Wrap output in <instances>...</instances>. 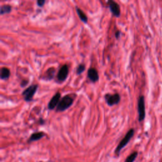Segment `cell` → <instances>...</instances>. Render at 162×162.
I'll return each instance as SVG.
<instances>
[{"instance_id":"obj_1","label":"cell","mask_w":162,"mask_h":162,"mask_svg":"<svg viewBox=\"0 0 162 162\" xmlns=\"http://www.w3.org/2000/svg\"><path fill=\"white\" fill-rule=\"evenodd\" d=\"M75 98L76 94H69L63 96L56 108V111L57 112H63L69 109L73 105Z\"/></svg>"},{"instance_id":"obj_2","label":"cell","mask_w":162,"mask_h":162,"mask_svg":"<svg viewBox=\"0 0 162 162\" xmlns=\"http://www.w3.org/2000/svg\"><path fill=\"white\" fill-rule=\"evenodd\" d=\"M134 134V129H130L129 130V131L127 132V134H125V136H124V137L122 139V141L119 144L118 146L116 147V150H115V153H116V155H119L121 150H122L123 148L129 142V141H130V139H131L132 137H133Z\"/></svg>"},{"instance_id":"obj_3","label":"cell","mask_w":162,"mask_h":162,"mask_svg":"<svg viewBox=\"0 0 162 162\" xmlns=\"http://www.w3.org/2000/svg\"><path fill=\"white\" fill-rule=\"evenodd\" d=\"M38 89V84L31 85L30 86L26 88L24 91L22 92V95L24 97V100L26 102H30L33 100L34 94L36 93Z\"/></svg>"},{"instance_id":"obj_4","label":"cell","mask_w":162,"mask_h":162,"mask_svg":"<svg viewBox=\"0 0 162 162\" xmlns=\"http://www.w3.org/2000/svg\"><path fill=\"white\" fill-rule=\"evenodd\" d=\"M137 111H138V120L139 122H142L146 116L145 110V101L144 96H140L137 101Z\"/></svg>"},{"instance_id":"obj_5","label":"cell","mask_w":162,"mask_h":162,"mask_svg":"<svg viewBox=\"0 0 162 162\" xmlns=\"http://www.w3.org/2000/svg\"><path fill=\"white\" fill-rule=\"evenodd\" d=\"M105 100L108 105L113 106L114 105L119 104L120 101L121 97L119 93H115L114 94L108 93L105 95Z\"/></svg>"},{"instance_id":"obj_6","label":"cell","mask_w":162,"mask_h":162,"mask_svg":"<svg viewBox=\"0 0 162 162\" xmlns=\"http://www.w3.org/2000/svg\"><path fill=\"white\" fill-rule=\"evenodd\" d=\"M69 67L67 65L65 64L63 66H61V68L60 69L59 71L57 74L56 75V79L58 82H64V81L67 79V77H68L69 75Z\"/></svg>"},{"instance_id":"obj_7","label":"cell","mask_w":162,"mask_h":162,"mask_svg":"<svg viewBox=\"0 0 162 162\" xmlns=\"http://www.w3.org/2000/svg\"><path fill=\"white\" fill-rule=\"evenodd\" d=\"M110 10L114 16L116 17H119L121 14L120 7L118 3H116L113 0H110L108 1Z\"/></svg>"},{"instance_id":"obj_8","label":"cell","mask_w":162,"mask_h":162,"mask_svg":"<svg viewBox=\"0 0 162 162\" xmlns=\"http://www.w3.org/2000/svg\"><path fill=\"white\" fill-rule=\"evenodd\" d=\"M61 98V94L60 92H57L56 94H54V96L51 98L50 101H49L48 103V109L50 110H53L55 109V108H56Z\"/></svg>"},{"instance_id":"obj_9","label":"cell","mask_w":162,"mask_h":162,"mask_svg":"<svg viewBox=\"0 0 162 162\" xmlns=\"http://www.w3.org/2000/svg\"><path fill=\"white\" fill-rule=\"evenodd\" d=\"M88 78L91 82L95 83L99 80V74L95 68L91 67L88 70Z\"/></svg>"},{"instance_id":"obj_10","label":"cell","mask_w":162,"mask_h":162,"mask_svg":"<svg viewBox=\"0 0 162 162\" xmlns=\"http://www.w3.org/2000/svg\"><path fill=\"white\" fill-rule=\"evenodd\" d=\"M55 69L53 68V67H51V68L48 69L46 72H45L43 79L46 80H51L54 77H55Z\"/></svg>"},{"instance_id":"obj_11","label":"cell","mask_w":162,"mask_h":162,"mask_svg":"<svg viewBox=\"0 0 162 162\" xmlns=\"http://www.w3.org/2000/svg\"><path fill=\"white\" fill-rule=\"evenodd\" d=\"M10 76V70L7 67H2L0 70V77L2 80H7Z\"/></svg>"},{"instance_id":"obj_12","label":"cell","mask_w":162,"mask_h":162,"mask_svg":"<svg viewBox=\"0 0 162 162\" xmlns=\"http://www.w3.org/2000/svg\"><path fill=\"white\" fill-rule=\"evenodd\" d=\"M75 9H76V12H77V13L79 17L80 20L82 22H84V24H87L88 22V18L86 14H85V13L82 10H81L80 8H79L77 7H76Z\"/></svg>"},{"instance_id":"obj_13","label":"cell","mask_w":162,"mask_h":162,"mask_svg":"<svg viewBox=\"0 0 162 162\" xmlns=\"http://www.w3.org/2000/svg\"><path fill=\"white\" fill-rule=\"evenodd\" d=\"M44 136H45V134L43 132H38L33 133L30 136V137L29 139V142L38 141V140H39V139H42Z\"/></svg>"},{"instance_id":"obj_14","label":"cell","mask_w":162,"mask_h":162,"mask_svg":"<svg viewBox=\"0 0 162 162\" xmlns=\"http://www.w3.org/2000/svg\"><path fill=\"white\" fill-rule=\"evenodd\" d=\"M12 7L10 4H3L0 7V14L3 15L4 14H8L12 12Z\"/></svg>"},{"instance_id":"obj_15","label":"cell","mask_w":162,"mask_h":162,"mask_svg":"<svg viewBox=\"0 0 162 162\" xmlns=\"http://www.w3.org/2000/svg\"><path fill=\"white\" fill-rule=\"evenodd\" d=\"M138 153L137 151H134L132 153L130 154L127 158H126L125 162H134L137 158Z\"/></svg>"},{"instance_id":"obj_16","label":"cell","mask_w":162,"mask_h":162,"mask_svg":"<svg viewBox=\"0 0 162 162\" xmlns=\"http://www.w3.org/2000/svg\"><path fill=\"white\" fill-rule=\"evenodd\" d=\"M85 65L82 64H79L77 66V69H76V74H77V75H79L81 74H82L85 71Z\"/></svg>"},{"instance_id":"obj_17","label":"cell","mask_w":162,"mask_h":162,"mask_svg":"<svg viewBox=\"0 0 162 162\" xmlns=\"http://www.w3.org/2000/svg\"><path fill=\"white\" fill-rule=\"evenodd\" d=\"M28 84H29L28 80H22L20 82V86L22 88H25L28 85Z\"/></svg>"},{"instance_id":"obj_18","label":"cell","mask_w":162,"mask_h":162,"mask_svg":"<svg viewBox=\"0 0 162 162\" xmlns=\"http://www.w3.org/2000/svg\"><path fill=\"white\" fill-rule=\"evenodd\" d=\"M45 3H46L45 0H38L37 1V4L39 7H43Z\"/></svg>"},{"instance_id":"obj_19","label":"cell","mask_w":162,"mask_h":162,"mask_svg":"<svg viewBox=\"0 0 162 162\" xmlns=\"http://www.w3.org/2000/svg\"><path fill=\"white\" fill-rule=\"evenodd\" d=\"M121 35V32L120 30H116L115 33V36L116 39H119Z\"/></svg>"}]
</instances>
